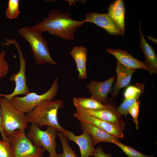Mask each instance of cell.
<instances>
[{
    "label": "cell",
    "mask_w": 157,
    "mask_h": 157,
    "mask_svg": "<svg viewBox=\"0 0 157 157\" xmlns=\"http://www.w3.org/2000/svg\"><path fill=\"white\" fill-rule=\"evenodd\" d=\"M85 23L84 20L72 19L69 13L53 10L50 11L46 18L33 26L42 33L47 32L61 38L71 40L74 38L76 29Z\"/></svg>",
    "instance_id": "1"
},
{
    "label": "cell",
    "mask_w": 157,
    "mask_h": 157,
    "mask_svg": "<svg viewBox=\"0 0 157 157\" xmlns=\"http://www.w3.org/2000/svg\"><path fill=\"white\" fill-rule=\"evenodd\" d=\"M63 102L60 100H45L26 114L28 123H34L39 128L51 126L57 131L62 132L65 129L60 124L58 120V110L64 108Z\"/></svg>",
    "instance_id": "2"
},
{
    "label": "cell",
    "mask_w": 157,
    "mask_h": 157,
    "mask_svg": "<svg viewBox=\"0 0 157 157\" xmlns=\"http://www.w3.org/2000/svg\"><path fill=\"white\" fill-rule=\"evenodd\" d=\"M18 32L30 44L37 65L44 63L57 65L51 56L48 43L42 36V32L33 26L22 28Z\"/></svg>",
    "instance_id": "3"
},
{
    "label": "cell",
    "mask_w": 157,
    "mask_h": 157,
    "mask_svg": "<svg viewBox=\"0 0 157 157\" xmlns=\"http://www.w3.org/2000/svg\"><path fill=\"white\" fill-rule=\"evenodd\" d=\"M1 97V126L4 135L8 138L15 130L26 129L28 122L26 115L16 109L8 100Z\"/></svg>",
    "instance_id": "4"
},
{
    "label": "cell",
    "mask_w": 157,
    "mask_h": 157,
    "mask_svg": "<svg viewBox=\"0 0 157 157\" xmlns=\"http://www.w3.org/2000/svg\"><path fill=\"white\" fill-rule=\"evenodd\" d=\"M58 89V79L56 78L49 89L43 94H39L35 92H30L23 97H13L9 101L16 109L24 113H28L42 101L53 100L57 94Z\"/></svg>",
    "instance_id": "5"
},
{
    "label": "cell",
    "mask_w": 157,
    "mask_h": 157,
    "mask_svg": "<svg viewBox=\"0 0 157 157\" xmlns=\"http://www.w3.org/2000/svg\"><path fill=\"white\" fill-rule=\"evenodd\" d=\"M56 131L51 126H48L46 130L43 131L35 123H31L26 135L35 146L48 151V157H58L56 150Z\"/></svg>",
    "instance_id": "6"
},
{
    "label": "cell",
    "mask_w": 157,
    "mask_h": 157,
    "mask_svg": "<svg viewBox=\"0 0 157 157\" xmlns=\"http://www.w3.org/2000/svg\"><path fill=\"white\" fill-rule=\"evenodd\" d=\"M25 130H17L8 138L13 157H43L45 150L35 146L26 136Z\"/></svg>",
    "instance_id": "7"
},
{
    "label": "cell",
    "mask_w": 157,
    "mask_h": 157,
    "mask_svg": "<svg viewBox=\"0 0 157 157\" xmlns=\"http://www.w3.org/2000/svg\"><path fill=\"white\" fill-rule=\"evenodd\" d=\"M4 39L6 42L3 43V45L8 46L13 44L16 46L18 52L19 60L20 67L19 71L16 73L12 74L9 78L10 81L15 82V89L10 94H2L1 95V97L9 100L13 97L20 94L26 95L30 93V91L26 83V79L25 75L26 60L19 48V45L15 40Z\"/></svg>",
    "instance_id": "8"
},
{
    "label": "cell",
    "mask_w": 157,
    "mask_h": 157,
    "mask_svg": "<svg viewBox=\"0 0 157 157\" xmlns=\"http://www.w3.org/2000/svg\"><path fill=\"white\" fill-rule=\"evenodd\" d=\"M73 115L80 122H85L91 124L118 139L124 138L123 132L125 123L123 120L115 123H111L100 120L90 115L76 111Z\"/></svg>",
    "instance_id": "9"
},
{
    "label": "cell",
    "mask_w": 157,
    "mask_h": 157,
    "mask_svg": "<svg viewBox=\"0 0 157 157\" xmlns=\"http://www.w3.org/2000/svg\"><path fill=\"white\" fill-rule=\"evenodd\" d=\"M61 132L67 139L78 145L80 150L81 157L93 156L95 149L93 144L92 137L89 133L84 132L82 134L76 135L73 132L65 129Z\"/></svg>",
    "instance_id": "10"
},
{
    "label": "cell",
    "mask_w": 157,
    "mask_h": 157,
    "mask_svg": "<svg viewBox=\"0 0 157 157\" xmlns=\"http://www.w3.org/2000/svg\"><path fill=\"white\" fill-rule=\"evenodd\" d=\"M84 20L85 22L92 23L103 28L109 35H116L124 34L109 17L107 13H89L86 15Z\"/></svg>",
    "instance_id": "11"
},
{
    "label": "cell",
    "mask_w": 157,
    "mask_h": 157,
    "mask_svg": "<svg viewBox=\"0 0 157 157\" xmlns=\"http://www.w3.org/2000/svg\"><path fill=\"white\" fill-rule=\"evenodd\" d=\"M115 76H113L103 81L91 80L86 85L91 94V97L101 102L106 103L108 94L111 90L112 86Z\"/></svg>",
    "instance_id": "12"
},
{
    "label": "cell",
    "mask_w": 157,
    "mask_h": 157,
    "mask_svg": "<svg viewBox=\"0 0 157 157\" xmlns=\"http://www.w3.org/2000/svg\"><path fill=\"white\" fill-rule=\"evenodd\" d=\"M106 50L107 52L115 56L117 61L125 67L131 69H143L149 73L150 70L144 62L134 58L127 51L111 49Z\"/></svg>",
    "instance_id": "13"
},
{
    "label": "cell",
    "mask_w": 157,
    "mask_h": 157,
    "mask_svg": "<svg viewBox=\"0 0 157 157\" xmlns=\"http://www.w3.org/2000/svg\"><path fill=\"white\" fill-rule=\"evenodd\" d=\"M76 111L111 123H115L123 120L122 115L117 112V108L111 104H108L107 107L102 109L76 108Z\"/></svg>",
    "instance_id": "14"
},
{
    "label": "cell",
    "mask_w": 157,
    "mask_h": 157,
    "mask_svg": "<svg viewBox=\"0 0 157 157\" xmlns=\"http://www.w3.org/2000/svg\"><path fill=\"white\" fill-rule=\"evenodd\" d=\"M79 125L83 132H87L91 135L94 146L100 142H108L115 144L119 141L117 138L91 124L80 122Z\"/></svg>",
    "instance_id": "15"
},
{
    "label": "cell",
    "mask_w": 157,
    "mask_h": 157,
    "mask_svg": "<svg viewBox=\"0 0 157 157\" xmlns=\"http://www.w3.org/2000/svg\"><path fill=\"white\" fill-rule=\"evenodd\" d=\"M140 40L139 47L145 58V64L150 70L149 73L157 74V57L153 48L146 42L142 32L140 22L139 25Z\"/></svg>",
    "instance_id": "16"
},
{
    "label": "cell",
    "mask_w": 157,
    "mask_h": 157,
    "mask_svg": "<svg viewBox=\"0 0 157 157\" xmlns=\"http://www.w3.org/2000/svg\"><path fill=\"white\" fill-rule=\"evenodd\" d=\"M107 14L116 25L124 34L125 7L124 1L116 0L108 7Z\"/></svg>",
    "instance_id": "17"
},
{
    "label": "cell",
    "mask_w": 157,
    "mask_h": 157,
    "mask_svg": "<svg viewBox=\"0 0 157 157\" xmlns=\"http://www.w3.org/2000/svg\"><path fill=\"white\" fill-rule=\"evenodd\" d=\"M70 54L76 63L78 73V78H86L87 77L86 68L88 54L87 48L83 46H75L73 47Z\"/></svg>",
    "instance_id": "18"
},
{
    "label": "cell",
    "mask_w": 157,
    "mask_h": 157,
    "mask_svg": "<svg viewBox=\"0 0 157 157\" xmlns=\"http://www.w3.org/2000/svg\"><path fill=\"white\" fill-rule=\"evenodd\" d=\"M135 71V69H131L125 67L117 61V79L113 87L112 97L114 98L117 96L121 89L129 85Z\"/></svg>",
    "instance_id": "19"
},
{
    "label": "cell",
    "mask_w": 157,
    "mask_h": 157,
    "mask_svg": "<svg viewBox=\"0 0 157 157\" xmlns=\"http://www.w3.org/2000/svg\"><path fill=\"white\" fill-rule=\"evenodd\" d=\"M73 104L76 108L100 110L108 107V104L104 105L102 102L91 97H74Z\"/></svg>",
    "instance_id": "20"
},
{
    "label": "cell",
    "mask_w": 157,
    "mask_h": 157,
    "mask_svg": "<svg viewBox=\"0 0 157 157\" xmlns=\"http://www.w3.org/2000/svg\"><path fill=\"white\" fill-rule=\"evenodd\" d=\"M143 84L137 83L135 85L128 86L124 93V99H135L138 100L142 94L144 89Z\"/></svg>",
    "instance_id": "21"
},
{
    "label": "cell",
    "mask_w": 157,
    "mask_h": 157,
    "mask_svg": "<svg viewBox=\"0 0 157 157\" xmlns=\"http://www.w3.org/2000/svg\"><path fill=\"white\" fill-rule=\"evenodd\" d=\"M58 137L63 149L62 154L58 153V157H78L75 152L71 147L68 140L60 132L58 131Z\"/></svg>",
    "instance_id": "22"
},
{
    "label": "cell",
    "mask_w": 157,
    "mask_h": 157,
    "mask_svg": "<svg viewBox=\"0 0 157 157\" xmlns=\"http://www.w3.org/2000/svg\"><path fill=\"white\" fill-rule=\"evenodd\" d=\"M19 0H9L6 14V17L10 19L17 18L18 16L20 11L19 8Z\"/></svg>",
    "instance_id": "23"
},
{
    "label": "cell",
    "mask_w": 157,
    "mask_h": 157,
    "mask_svg": "<svg viewBox=\"0 0 157 157\" xmlns=\"http://www.w3.org/2000/svg\"><path fill=\"white\" fill-rule=\"evenodd\" d=\"M116 144L126 154L128 157H154L143 154L136 150L133 147L125 145L119 141L116 142Z\"/></svg>",
    "instance_id": "24"
},
{
    "label": "cell",
    "mask_w": 157,
    "mask_h": 157,
    "mask_svg": "<svg viewBox=\"0 0 157 157\" xmlns=\"http://www.w3.org/2000/svg\"><path fill=\"white\" fill-rule=\"evenodd\" d=\"M136 100H138L134 99H124L120 105L117 108V112L120 115H124L126 119L129 108Z\"/></svg>",
    "instance_id": "25"
},
{
    "label": "cell",
    "mask_w": 157,
    "mask_h": 157,
    "mask_svg": "<svg viewBox=\"0 0 157 157\" xmlns=\"http://www.w3.org/2000/svg\"><path fill=\"white\" fill-rule=\"evenodd\" d=\"M140 101L136 100L129 109L128 113L133 118L135 125L136 128L138 129V117L139 113Z\"/></svg>",
    "instance_id": "26"
},
{
    "label": "cell",
    "mask_w": 157,
    "mask_h": 157,
    "mask_svg": "<svg viewBox=\"0 0 157 157\" xmlns=\"http://www.w3.org/2000/svg\"><path fill=\"white\" fill-rule=\"evenodd\" d=\"M6 53L2 51L0 53V80L7 74L9 69V65L5 58Z\"/></svg>",
    "instance_id": "27"
},
{
    "label": "cell",
    "mask_w": 157,
    "mask_h": 157,
    "mask_svg": "<svg viewBox=\"0 0 157 157\" xmlns=\"http://www.w3.org/2000/svg\"><path fill=\"white\" fill-rule=\"evenodd\" d=\"M10 144L0 140V157H13Z\"/></svg>",
    "instance_id": "28"
},
{
    "label": "cell",
    "mask_w": 157,
    "mask_h": 157,
    "mask_svg": "<svg viewBox=\"0 0 157 157\" xmlns=\"http://www.w3.org/2000/svg\"><path fill=\"white\" fill-rule=\"evenodd\" d=\"M93 156L94 157H112L109 153H106L101 147L98 146L95 149Z\"/></svg>",
    "instance_id": "29"
},
{
    "label": "cell",
    "mask_w": 157,
    "mask_h": 157,
    "mask_svg": "<svg viewBox=\"0 0 157 157\" xmlns=\"http://www.w3.org/2000/svg\"><path fill=\"white\" fill-rule=\"evenodd\" d=\"M2 94H0V98ZM0 133H1L2 140L4 142L10 144V142L9 139L6 137L4 135L2 130L1 126V109L0 106Z\"/></svg>",
    "instance_id": "30"
},
{
    "label": "cell",
    "mask_w": 157,
    "mask_h": 157,
    "mask_svg": "<svg viewBox=\"0 0 157 157\" xmlns=\"http://www.w3.org/2000/svg\"><path fill=\"white\" fill-rule=\"evenodd\" d=\"M147 38L148 39L151 40V41L157 43V39L153 38V37L150 36H148Z\"/></svg>",
    "instance_id": "31"
}]
</instances>
